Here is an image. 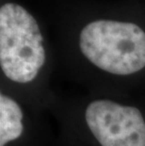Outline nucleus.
<instances>
[{
    "instance_id": "f03ea898",
    "label": "nucleus",
    "mask_w": 145,
    "mask_h": 146,
    "mask_svg": "<svg viewBox=\"0 0 145 146\" xmlns=\"http://www.w3.org/2000/svg\"><path fill=\"white\" fill-rule=\"evenodd\" d=\"M56 146H145V98L86 92L58 94L48 110Z\"/></svg>"
},
{
    "instance_id": "20e7f679",
    "label": "nucleus",
    "mask_w": 145,
    "mask_h": 146,
    "mask_svg": "<svg viewBox=\"0 0 145 146\" xmlns=\"http://www.w3.org/2000/svg\"><path fill=\"white\" fill-rule=\"evenodd\" d=\"M46 113L0 87V146H48Z\"/></svg>"
},
{
    "instance_id": "f257e3e1",
    "label": "nucleus",
    "mask_w": 145,
    "mask_h": 146,
    "mask_svg": "<svg viewBox=\"0 0 145 146\" xmlns=\"http://www.w3.org/2000/svg\"><path fill=\"white\" fill-rule=\"evenodd\" d=\"M77 48L87 66L77 82L88 92L145 94V29L140 25L112 19L91 21L79 30Z\"/></svg>"
},
{
    "instance_id": "7ed1b4c3",
    "label": "nucleus",
    "mask_w": 145,
    "mask_h": 146,
    "mask_svg": "<svg viewBox=\"0 0 145 146\" xmlns=\"http://www.w3.org/2000/svg\"><path fill=\"white\" fill-rule=\"evenodd\" d=\"M48 56L39 23L22 6L0 8L1 85L48 113L58 95L46 70Z\"/></svg>"
}]
</instances>
